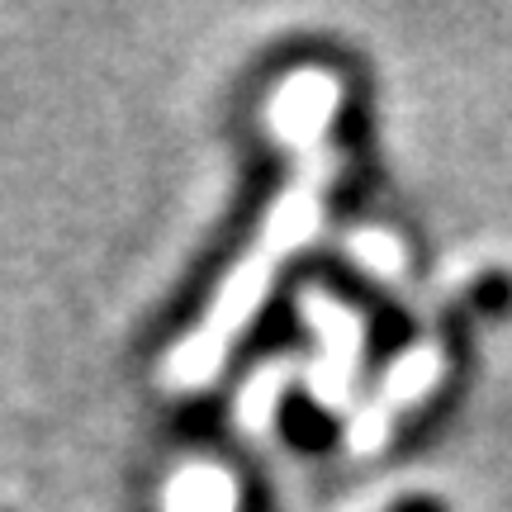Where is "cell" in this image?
I'll return each mask as SVG.
<instances>
[{
    "label": "cell",
    "instance_id": "obj_1",
    "mask_svg": "<svg viewBox=\"0 0 512 512\" xmlns=\"http://www.w3.org/2000/svg\"><path fill=\"white\" fill-rule=\"evenodd\" d=\"M332 171H337V157H332L328 147H313L309 162L299 166L294 185L280 195V204H275V214H271V223H266L261 242L247 252V261L228 275V285L219 290V304L209 313V323H204V328L185 342L181 356L171 361V380L181 384V389L185 384L214 380V370L223 366L228 347L238 342V332L252 323L256 304H261L266 290H271L280 261H285L294 247H304V242L313 238L318 214H323V195H328V185H332Z\"/></svg>",
    "mask_w": 512,
    "mask_h": 512
},
{
    "label": "cell",
    "instance_id": "obj_2",
    "mask_svg": "<svg viewBox=\"0 0 512 512\" xmlns=\"http://www.w3.org/2000/svg\"><path fill=\"white\" fill-rule=\"evenodd\" d=\"M309 318L323 328V337H328V361L318 366V394L328 403H337L342 394H347V380H351V370H356V356H361V328L351 323L347 313H337L323 299V294H313L309 299Z\"/></svg>",
    "mask_w": 512,
    "mask_h": 512
},
{
    "label": "cell",
    "instance_id": "obj_3",
    "mask_svg": "<svg viewBox=\"0 0 512 512\" xmlns=\"http://www.w3.org/2000/svg\"><path fill=\"white\" fill-rule=\"evenodd\" d=\"M332 105H337V86H332L328 76H323V72L299 76L290 91H285V100H280V128H285V133H294V138L318 133Z\"/></svg>",
    "mask_w": 512,
    "mask_h": 512
},
{
    "label": "cell",
    "instance_id": "obj_4",
    "mask_svg": "<svg viewBox=\"0 0 512 512\" xmlns=\"http://www.w3.org/2000/svg\"><path fill=\"white\" fill-rule=\"evenodd\" d=\"M171 512H233V484L223 475L185 479V489L176 484L171 494Z\"/></svg>",
    "mask_w": 512,
    "mask_h": 512
}]
</instances>
